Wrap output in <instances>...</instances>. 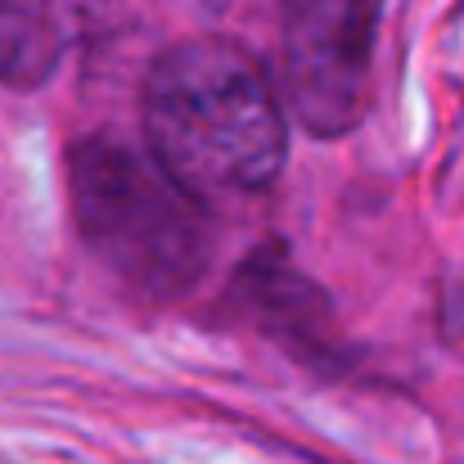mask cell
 Masks as SVG:
<instances>
[{"instance_id":"7a4b0ae2","label":"cell","mask_w":464,"mask_h":464,"mask_svg":"<svg viewBox=\"0 0 464 464\" xmlns=\"http://www.w3.org/2000/svg\"><path fill=\"white\" fill-rule=\"evenodd\" d=\"M72 212L86 248L136 294L171 303L212 266L208 198L162 158L118 136H91L72 150Z\"/></svg>"},{"instance_id":"277c9868","label":"cell","mask_w":464,"mask_h":464,"mask_svg":"<svg viewBox=\"0 0 464 464\" xmlns=\"http://www.w3.org/2000/svg\"><path fill=\"white\" fill-rule=\"evenodd\" d=\"M239 289H244L248 307L257 311L266 334H276L280 343H289V352H303L307 361L334 365L338 347H334L329 303L320 298V289L303 271L285 266L280 253H257L239 271Z\"/></svg>"},{"instance_id":"6da1fadb","label":"cell","mask_w":464,"mask_h":464,"mask_svg":"<svg viewBox=\"0 0 464 464\" xmlns=\"http://www.w3.org/2000/svg\"><path fill=\"white\" fill-rule=\"evenodd\" d=\"M145 140L203 198L266 189L289 154L285 109L266 68L226 36H185L154 59Z\"/></svg>"},{"instance_id":"8992f818","label":"cell","mask_w":464,"mask_h":464,"mask_svg":"<svg viewBox=\"0 0 464 464\" xmlns=\"http://www.w3.org/2000/svg\"><path fill=\"white\" fill-rule=\"evenodd\" d=\"M63 45H118L150 18V0H45Z\"/></svg>"},{"instance_id":"3957f363","label":"cell","mask_w":464,"mask_h":464,"mask_svg":"<svg viewBox=\"0 0 464 464\" xmlns=\"http://www.w3.org/2000/svg\"><path fill=\"white\" fill-rule=\"evenodd\" d=\"M383 0H289L285 95L311 136H347L370 109Z\"/></svg>"},{"instance_id":"5b68a950","label":"cell","mask_w":464,"mask_h":464,"mask_svg":"<svg viewBox=\"0 0 464 464\" xmlns=\"http://www.w3.org/2000/svg\"><path fill=\"white\" fill-rule=\"evenodd\" d=\"M63 36L45 0H0V82L41 86L59 63Z\"/></svg>"}]
</instances>
